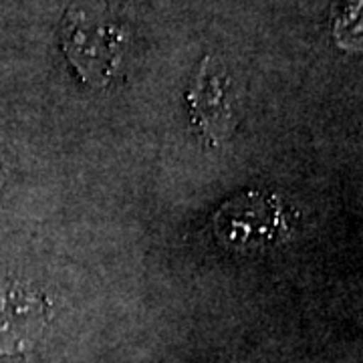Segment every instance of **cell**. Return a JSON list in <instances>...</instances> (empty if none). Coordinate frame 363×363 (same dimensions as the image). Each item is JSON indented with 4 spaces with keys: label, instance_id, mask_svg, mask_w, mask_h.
<instances>
[{
    "label": "cell",
    "instance_id": "3957f363",
    "mask_svg": "<svg viewBox=\"0 0 363 363\" xmlns=\"http://www.w3.org/2000/svg\"><path fill=\"white\" fill-rule=\"evenodd\" d=\"M188 105L192 123L210 145L226 142L240 121V104L233 77L214 59L206 57L188 89Z\"/></svg>",
    "mask_w": 363,
    "mask_h": 363
},
{
    "label": "cell",
    "instance_id": "7a4b0ae2",
    "mask_svg": "<svg viewBox=\"0 0 363 363\" xmlns=\"http://www.w3.org/2000/svg\"><path fill=\"white\" fill-rule=\"evenodd\" d=\"M212 228L222 247L255 252L274 247L289 233V218L277 196L248 192L224 202L212 218Z\"/></svg>",
    "mask_w": 363,
    "mask_h": 363
},
{
    "label": "cell",
    "instance_id": "277c9868",
    "mask_svg": "<svg viewBox=\"0 0 363 363\" xmlns=\"http://www.w3.org/2000/svg\"><path fill=\"white\" fill-rule=\"evenodd\" d=\"M51 301L23 281H0V353L23 355L37 347L51 323Z\"/></svg>",
    "mask_w": 363,
    "mask_h": 363
},
{
    "label": "cell",
    "instance_id": "6da1fadb",
    "mask_svg": "<svg viewBox=\"0 0 363 363\" xmlns=\"http://www.w3.org/2000/svg\"><path fill=\"white\" fill-rule=\"evenodd\" d=\"M61 40L79 77L91 87H104L123 65L130 33L104 6L77 2L63 18Z\"/></svg>",
    "mask_w": 363,
    "mask_h": 363
}]
</instances>
